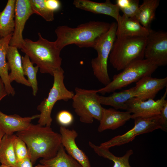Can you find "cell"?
I'll use <instances>...</instances> for the list:
<instances>
[{
	"label": "cell",
	"mask_w": 167,
	"mask_h": 167,
	"mask_svg": "<svg viewBox=\"0 0 167 167\" xmlns=\"http://www.w3.org/2000/svg\"><path fill=\"white\" fill-rule=\"evenodd\" d=\"M16 135L25 143L33 164L39 158L48 159L54 157L61 144L60 133L54 132L51 127L38 124L31 123Z\"/></svg>",
	"instance_id": "cell-1"
},
{
	"label": "cell",
	"mask_w": 167,
	"mask_h": 167,
	"mask_svg": "<svg viewBox=\"0 0 167 167\" xmlns=\"http://www.w3.org/2000/svg\"><path fill=\"white\" fill-rule=\"evenodd\" d=\"M110 25L103 21H91L76 28L60 26L55 30L57 38L54 42L61 50L71 44L80 48H92L96 40L109 30Z\"/></svg>",
	"instance_id": "cell-2"
},
{
	"label": "cell",
	"mask_w": 167,
	"mask_h": 167,
	"mask_svg": "<svg viewBox=\"0 0 167 167\" xmlns=\"http://www.w3.org/2000/svg\"><path fill=\"white\" fill-rule=\"evenodd\" d=\"M38 35L39 39L36 41L24 39L21 49L31 62L38 67L41 73L53 76L54 71L61 67V50L57 47L54 41L44 38L40 32Z\"/></svg>",
	"instance_id": "cell-3"
},
{
	"label": "cell",
	"mask_w": 167,
	"mask_h": 167,
	"mask_svg": "<svg viewBox=\"0 0 167 167\" xmlns=\"http://www.w3.org/2000/svg\"><path fill=\"white\" fill-rule=\"evenodd\" d=\"M147 37H116L109 59L117 71L122 70L132 63L144 59Z\"/></svg>",
	"instance_id": "cell-4"
},
{
	"label": "cell",
	"mask_w": 167,
	"mask_h": 167,
	"mask_svg": "<svg viewBox=\"0 0 167 167\" xmlns=\"http://www.w3.org/2000/svg\"><path fill=\"white\" fill-rule=\"evenodd\" d=\"M117 26L116 22L111 23L109 30L96 40L92 47L97 54V56L91 61L93 74L105 86L111 81L108 72V61L116 38Z\"/></svg>",
	"instance_id": "cell-5"
},
{
	"label": "cell",
	"mask_w": 167,
	"mask_h": 167,
	"mask_svg": "<svg viewBox=\"0 0 167 167\" xmlns=\"http://www.w3.org/2000/svg\"><path fill=\"white\" fill-rule=\"evenodd\" d=\"M157 67L145 59L135 61L114 75L112 80L104 87L97 90V92L104 95L120 89L136 82L143 77L151 76Z\"/></svg>",
	"instance_id": "cell-6"
},
{
	"label": "cell",
	"mask_w": 167,
	"mask_h": 167,
	"mask_svg": "<svg viewBox=\"0 0 167 167\" xmlns=\"http://www.w3.org/2000/svg\"><path fill=\"white\" fill-rule=\"evenodd\" d=\"M64 71L62 67L53 72L54 77L53 86L48 97L45 98L37 107L40 113L38 124L43 126L50 127L52 121L51 113L56 103L62 100L67 101L72 99L74 94L68 90L65 86L64 79Z\"/></svg>",
	"instance_id": "cell-7"
},
{
	"label": "cell",
	"mask_w": 167,
	"mask_h": 167,
	"mask_svg": "<svg viewBox=\"0 0 167 167\" xmlns=\"http://www.w3.org/2000/svg\"><path fill=\"white\" fill-rule=\"evenodd\" d=\"M75 92L72 106L80 121L86 124L92 123L94 119L100 121L104 108L100 102L97 90L76 87Z\"/></svg>",
	"instance_id": "cell-8"
},
{
	"label": "cell",
	"mask_w": 167,
	"mask_h": 167,
	"mask_svg": "<svg viewBox=\"0 0 167 167\" xmlns=\"http://www.w3.org/2000/svg\"><path fill=\"white\" fill-rule=\"evenodd\" d=\"M133 119L135 125L131 129L122 135L115 136L101 143L100 146L109 149L131 142L138 135L161 129L160 115L150 117H138Z\"/></svg>",
	"instance_id": "cell-9"
},
{
	"label": "cell",
	"mask_w": 167,
	"mask_h": 167,
	"mask_svg": "<svg viewBox=\"0 0 167 167\" xmlns=\"http://www.w3.org/2000/svg\"><path fill=\"white\" fill-rule=\"evenodd\" d=\"M144 56L145 59L158 67L167 65V32L150 29L147 37Z\"/></svg>",
	"instance_id": "cell-10"
},
{
	"label": "cell",
	"mask_w": 167,
	"mask_h": 167,
	"mask_svg": "<svg viewBox=\"0 0 167 167\" xmlns=\"http://www.w3.org/2000/svg\"><path fill=\"white\" fill-rule=\"evenodd\" d=\"M167 95V88L162 96L155 101L149 99L142 101L136 97H133L127 101V111L131 114V118L138 117H150L159 115L161 110L167 102L166 98Z\"/></svg>",
	"instance_id": "cell-11"
},
{
	"label": "cell",
	"mask_w": 167,
	"mask_h": 167,
	"mask_svg": "<svg viewBox=\"0 0 167 167\" xmlns=\"http://www.w3.org/2000/svg\"><path fill=\"white\" fill-rule=\"evenodd\" d=\"M34 13L29 0H16L15 5V26L9 45L21 49L24 42L23 32L26 23Z\"/></svg>",
	"instance_id": "cell-12"
},
{
	"label": "cell",
	"mask_w": 167,
	"mask_h": 167,
	"mask_svg": "<svg viewBox=\"0 0 167 167\" xmlns=\"http://www.w3.org/2000/svg\"><path fill=\"white\" fill-rule=\"evenodd\" d=\"M167 86V77L157 78L151 76L143 77L134 87L135 97L142 101L153 99L161 90Z\"/></svg>",
	"instance_id": "cell-13"
},
{
	"label": "cell",
	"mask_w": 167,
	"mask_h": 167,
	"mask_svg": "<svg viewBox=\"0 0 167 167\" xmlns=\"http://www.w3.org/2000/svg\"><path fill=\"white\" fill-rule=\"evenodd\" d=\"M61 144L68 154L78 161L83 167H91L88 158L77 145L75 139L78 134L74 130H69L60 126L59 129Z\"/></svg>",
	"instance_id": "cell-14"
},
{
	"label": "cell",
	"mask_w": 167,
	"mask_h": 167,
	"mask_svg": "<svg viewBox=\"0 0 167 167\" xmlns=\"http://www.w3.org/2000/svg\"><path fill=\"white\" fill-rule=\"evenodd\" d=\"M117 23L116 37L126 36L147 37L150 29L143 26L135 17H128L120 15Z\"/></svg>",
	"instance_id": "cell-15"
},
{
	"label": "cell",
	"mask_w": 167,
	"mask_h": 167,
	"mask_svg": "<svg viewBox=\"0 0 167 167\" xmlns=\"http://www.w3.org/2000/svg\"><path fill=\"white\" fill-rule=\"evenodd\" d=\"M73 4L79 9L96 14L111 16L117 21L119 14V9L116 4L107 0L104 2H98L89 0H75Z\"/></svg>",
	"instance_id": "cell-16"
},
{
	"label": "cell",
	"mask_w": 167,
	"mask_h": 167,
	"mask_svg": "<svg viewBox=\"0 0 167 167\" xmlns=\"http://www.w3.org/2000/svg\"><path fill=\"white\" fill-rule=\"evenodd\" d=\"M131 118V114L127 111H120L114 109L103 108L98 131L101 132L107 130H115L123 125Z\"/></svg>",
	"instance_id": "cell-17"
},
{
	"label": "cell",
	"mask_w": 167,
	"mask_h": 167,
	"mask_svg": "<svg viewBox=\"0 0 167 167\" xmlns=\"http://www.w3.org/2000/svg\"><path fill=\"white\" fill-rule=\"evenodd\" d=\"M16 47L9 45L6 54V58L9 70V80L11 83L15 81L18 83L31 87L30 84L24 77V74L22 58Z\"/></svg>",
	"instance_id": "cell-18"
},
{
	"label": "cell",
	"mask_w": 167,
	"mask_h": 167,
	"mask_svg": "<svg viewBox=\"0 0 167 167\" xmlns=\"http://www.w3.org/2000/svg\"><path fill=\"white\" fill-rule=\"evenodd\" d=\"M39 114L23 117L15 114L8 115L0 111V127L5 134L12 135L27 129L33 119L39 118Z\"/></svg>",
	"instance_id": "cell-19"
},
{
	"label": "cell",
	"mask_w": 167,
	"mask_h": 167,
	"mask_svg": "<svg viewBox=\"0 0 167 167\" xmlns=\"http://www.w3.org/2000/svg\"><path fill=\"white\" fill-rule=\"evenodd\" d=\"M13 33L0 39V77L5 87L8 95L14 96L15 91L12 86L8 72L9 68L6 61V54Z\"/></svg>",
	"instance_id": "cell-20"
},
{
	"label": "cell",
	"mask_w": 167,
	"mask_h": 167,
	"mask_svg": "<svg viewBox=\"0 0 167 167\" xmlns=\"http://www.w3.org/2000/svg\"><path fill=\"white\" fill-rule=\"evenodd\" d=\"M134 87L123 90L118 92H114L112 94L105 96L99 95L101 105L110 106L114 109L126 110V102L132 98L135 97Z\"/></svg>",
	"instance_id": "cell-21"
},
{
	"label": "cell",
	"mask_w": 167,
	"mask_h": 167,
	"mask_svg": "<svg viewBox=\"0 0 167 167\" xmlns=\"http://www.w3.org/2000/svg\"><path fill=\"white\" fill-rule=\"evenodd\" d=\"M15 0H8L3 10L0 11V38L13 33L15 26Z\"/></svg>",
	"instance_id": "cell-22"
},
{
	"label": "cell",
	"mask_w": 167,
	"mask_h": 167,
	"mask_svg": "<svg viewBox=\"0 0 167 167\" xmlns=\"http://www.w3.org/2000/svg\"><path fill=\"white\" fill-rule=\"evenodd\" d=\"M159 0H144L139 5L135 17L144 28L150 29L151 24L155 19Z\"/></svg>",
	"instance_id": "cell-23"
},
{
	"label": "cell",
	"mask_w": 167,
	"mask_h": 167,
	"mask_svg": "<svg viewBox=\"0 0 167 167\" xmlns=\"http://www.w3.org/2000/svg\"><path fill=\"white\" fill-rule=\"evenodd\" d=\"M16 134H5L0 145V162L1 164L15 167L17 161L14 143Z\"/></svg>",
	"instance_id": "cell-24"
},
{
	"label": "cell",
	"mask_w": 167,
	"mask_h": 167,
	"mask_svg": "<svg viewBox=\"0 0 167 167\" xmlns=\"http://www.w3.org/2000/svg\"><path fill=\"white\" fill-rule=\"evenodd\" d=\"M41 164L48 167H83L72 156L67 153L61 144L55 156L48 159H42Z\"/></svg>",
	"instance_id": "cell-25"
},
{
	"label": "cell",
	"mask_w": 167,
	"mask_h": 167,
	"mask_svg": "<svg viewBox=\"0 0 167 167\" xmlns=\"http://www.w3.org/2000/svg\"><path fill=\"white\" fill-rule=\"evenodd\" d=\"M88 144L95 152L99 156L112 161L113 163V167H131L129 164L130 156L133 154L132 150H127L122 156H117L113 155L109 148L96 145L89 141Z\"/></svg>",
	"instance_id": "cell-26"
},
{
	"label": "cell",
	"mask_w": 167,
	"mask_h": 167,
	"mask_svg": "<svg viewBox=\"0 0 167 167\" xmlns=\"http://www.w3.org/2000/svg\"><path fill=\"white\" fill-rule=\"evenodd\" d=\"M22 61L24 75L27 76L28 80L32 88L33 95L36 96L38 90L36 75L39 68L37 66H33L26 55L22 57Z\"/></svg>",
	"instance_id": "cell-27"
},
{
	"label": "cell",
	"mask_w": 167,
	"mask_h": 167,
	"mask_svg": "<svg viewBox=\"0 0 167 167\" xmlns=\"http://www.w3.org/2000/svg\"><path fill=\"white\" fill-rule=\"evenodd\" d=\"M29 1L34 14L41 16L47 21H52L54 19V12L47 7L45 0Z\"/></svg>",
	"instance_id": "cell-28"
},
{
	"label": "cell",
	"mask_w": 167,
	"mask_h": 167,
	"mask_svg": "<svg viewBox=\"0 0 167 167\" xmlns=\"http://www.w3.org/2000/svg\"><path fill=\"white\" fill-rule=\"evenodd\" d=\"M139 1L138 0H120L118 5L123 15L128 17H134L139 8Z\"/></svg>",
	"instance_id": "cell-29"
},
{
	"label": "cell",
	"mask_w": 167,
	"mask_h": 167,
	"mask_svg": "<svg viewBox=\"0 0 167 167\" xmlns=\"http://www.w3.org/2000/svg\"><path fill=\"white\" fill-rule=\"evenodd\" d=\"M14 148L17 161L29 157L25 143L16 135L14 140Z\"/></svg>",
	"instance_id": "cell-30"
},
{
	"label": "cell",
	"mask_w": 167,
	"mask_h": 167,
	"mask_svg": "<svg viewBox=\"0 0 167 167\" xmlns=\"http://www.w3.org/2000/svg\"><path fill=\"white\" fill-rule=\"evenodd\" d=\"M56 120L61 126L66 127L72 124L74 118L70 112L67 110H62L59 111L57 114Z\"/></svg>",
	"instance_id": "cell-31"
},
{
	"label": "cell",
	"mask_w": 167,
	"mask_h": 167,
	"mask_svg": "<svg viewBox=\"0 0 167 167\" xmlns=\"http://www.w3.org/2000/svg\"><path fill=\"white\" fill-rule=\"evenodd\" d=\"M160 123L162 130L165 132L167 131V102L161 110L160 114Z\"/></svg>",
	"instance_id": "cell-32"
},
{
	"label": "cell",
	"mask_w": 167,
	"mask_h": 167,
	"mask_svg": "<svg viewBox=\"0 0 167 167\" xmlns=\"http://www.w3.org/2000/svg\"><path fill=\"white\" fill-rule=\"evenodd\" d=\"M47 7L50 10L55 12L61 8V2L58 0H45Z\"/></svg>",
	"instance_id": "cell-33"
},
{
	"label": "cell",
	"mask_w": 167,
	"mask_h": 167,
	"mask_svg": "<svg viewBox=\"0 0 167 167\" xmlns=\"http://www.w3.org/2000/svg\"><path fill=\"white\" fill-rule=\"evenodd\" d=\"M29 157L17 161L15 167H35Z\"/></svg>",
	"instance_id": "cell-34"
},
{
	"label": "cell",
	"mask_w": 167,
	"mask_h": 167,
	"mask_svg": "<svg viewBox=\"0 0 167 167\" xmlns=\"http://www.w3.org/2000/svg\"><path fill=\"white\" fill-rule=\"evenodd\" d=\"M7 94L4 84L0 78V102Z\"/></svg>",
	"instance_id": "cell-35"
},
{
	"label": "cell",
	"mask_w": 167,
	"mask_h": 167,
	"mask_svg": "<svg viewBox=\"0 0 167 167\" xmlns=\"http://www.w3.org/2000/svg\"><path fill=\"white\" fill-rule=\"evenodd\" d=\"M5 134V132L2 128L0 127V145L2 139Z\"/></svg>",
	"instance_id": "cell-36"
},
{
	"label": "cell",
	"mask_w": 167,
	"mask_h": 167,
	"mask_svg": "<svg viewBox=\"0 0 167 167\" xmlns=\"http://www.w3.org/2000/svg\"><path fill=\"white\" fill-rule=\"evenodd\" d=\"M35 167H48L47 166L42 164H38L36 166H35Z\"/></svg>",
	"instance_id": "cell-37"
},
{
	"label": "cell",
	"mask_w": 167,
	"mask_h": 167,
	"mask_svg": "<svg viewBox=\"0 0 167 167\" xmlns=\"http://www.w3.org/2000/svg\"><path fill=\"white\" fill-rule=\"evenodd\" d=\"M0 167H13L1 164L0 165Z\"/></svg>",
	"instance_id": "cell-38"
},
{
	"label": "cell",
	"mask_w": 167,
	"mask_h": 167,
	"mask_svg": "<svg viewBox=\"0 0 167 167\" xmlns=\"http://www.w3.org/2000/svg\"><path fill=\"white\" fill-rule=\"evenodd\" d=\"M0 39H1V38H0Z\"/></svg>",
	"instance_id": "cell-39"
}]
</instances>
